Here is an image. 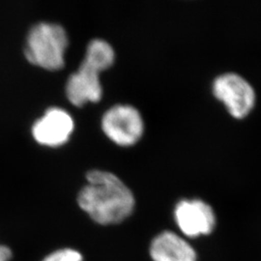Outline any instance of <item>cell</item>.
Here are the masks:
<instances>
[{"label": "cell", "instance_id": "5b68a950", "mask_svg": "<svg viewBox=\"0 0 261 261\" xmlns=\"http://www.w3.org/2000/svg\"><path fill=\"white\" fill-rule=\"evenodd\" d=\"M174 219L182 233L190 238L208 235L216 225L212 207L200 199H183L174 210Z\"/></svg>", "mask_w": 261, "mask_h": 261}, {"label": "cell", "instance_id": "6da1fadb", "mask_svg": "<svg viewBox=\"0 0 261 261\" xmlns=\"http://www.w3.org/2000/svg\"><path fill=\"white\" fill-rule=\"evenodd\" d=\"M87 185L77 196L80 207L98 224H119L135 208L130 189L112 172L91 170L86 174Z\"/></svg>", "mask_w": 261, "mask_h": 261}, {"label": "cell", "instance_id": "52a82bcc", "mask_svg": "<svg viewBox=\"0 0 261 261\" xmlns=\"http://www.w3.org/2000/svg\"><path fill=\"white\" fill-rule=\"evenodd\" d=\"M100 73L95 66L84 60L75 74L69 76L66 84L68 100L75 107H82L88 102H99L103 94Z\"/></svg>", "mask_w": 261, "mask_h": 261}, {"label": "cell", "instance_id": "7a4b0ae2", "mask_svg": "<svg viewBox=\"0 0 261 261\" xmlns=\"http://www.w3.org/2000/svg\"><path fill=\"white\" fill-rule=\"evenodd\" d=\"M68 36L65 29L59 24L40 22L28 33L24 54L33 65L49 71L63 68Z\"/></svg>", "mask_w": 261, "mask_h": 261}, {"label": "cell", "instance_id": "8fae6325", "mask_svg": "<svg viewBox=\"0 0 261 261\" xmlns=\"http://www.w3.org/2000/svg\"><path fill=\"white\" fill-rule=\"evenodd\" d=\"M12 257V252L8 247L0 246V261H9Z\"/></svg>", "mask_w": 261, "mask_h": 261}, {"label": "cell", "instance_id": "30bf717a", "mask_svg": "<svg viewBox=\"0 0 261 261\" xmlns=\"http://www.w3.org/2000/svg\"><path fill=\"white\" fill-rule=\"evenodd\" d=\"M43 261H83V255L73 249H61L48 254Z\"/></svg>", "mask_w": 261, "mask_h": 261}, {"label": "cell", "instance_id": "3957f363", "mask_svg": "<svg viewBox=\"0 0 261 261\" xmlns=\"http://www.w3.org/2000/svg\"><path fill=\"white\" fill-rule=\"evenodd\" d=\"M102 129L114 143L130 146L142 137L144 123L136 108L129 105H117L103 114Z\"/></svg>", "mask_w": 261, "mask_h": 261}, {"label": "cell", "instance_id": "277c9868", "mask_svg": "<svg viewBox=\"0 0 261 261\" xmlns=\"http://www.w3.org/2000/svg\"><path fill=\"white\" fill-rule=\"evenodd\" d=\"M215 97L224 103L230 115L241 119L252 112L255 92L243 76L227 73L216 77L213 83Z\"/></svg>", "mask_w": 261, "mask_h": 261}, {"label": "cell", "instance_id": "9c48e42d", "mask_svg": "<svg viewBox=\"0 0 261 261\" xmlns=\"http://www.w3.org/2000/svg\"><path fill=\"white\" fill-rule=\"evenodd\" d=\"M115 59L114 50L112 46L101 39L91 41L86 49L84 60L95 66L101 72L109 69Z\"/></svg>", "mask_w": 261, "mask_h": 261}, {"label": "cell", "instance_id": "ba28073f", "mask_svg": "<svg viewBox=\"0 0 261 261\" xmlns=\"http://www.w3.org/2000/svg\"><path fill=\"white\" fill-rule=\"evenodd\" d=\"M150 255L153 261H196L194 248L172 231L162 232L153 239Z\"/></svg>", "mask_w": 261, "mask_h": 261}, {"label": "cell", "instance_id": "8992f818", "mask_svg": "<svg viewBox=\"0 0 261 261\" xmlns=\"http://www.w3.org/2000/svg\"><path fill=\"white\" fill-rule=\"evenodd\" d=\"M74 130V121L64 110L51 108L34 123L33 138L38 143L56 147L68 141Z\"/></svg>", "mask_w": 261, "mask_h": 261}]
</instances>
